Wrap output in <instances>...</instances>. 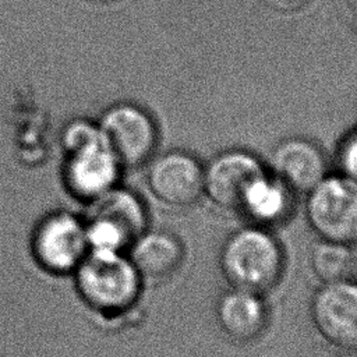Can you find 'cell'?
Listing matches in <instances>:
<instances>
[{"mask_svg":"<svg viewBox=\"0 0 357 357\" xmlns=\"http://www.w3.org/2000/svg\"><path fill=\"white\" fill-rule=\"evenodd\" d=\"M219 268L229 287L265 294L283 276L284 251L268 227L250 223L226 237Z\"/></svg>","mask_w":357,"mask_h":357,"instance_id":"cell-1","label":"cell"},{"mask_svg":"<svg viewBox=\"0 0 357 357\" xmlns=\"http://www.w3.org/2000/svg\"><path fill=\"white\" fill-rule=\"evenodd\" d=\"M71 276L81 300L105 317L131 311L145 286L127 252H88Z\"/></svg>","mask_w":357,"mask_h":357,"instance_id":"cell-2","label":"cell"},{"mask_svg":"<svg viewBox=\"0 0 357 357\" xmlns=\"http://www.w3.org/2000/svg\"><path fill=\"white\" fill-rule=\"evenodd\" d=\"M82 219L88 252H127L148 229L145 202L120 184L85 204Z\"/></svg>","mask_w":357,"mask_h":357,"instance_id":"cell-3","label":"cell"},{"mask_svg":"<svg viewBox=\"0 0 357 357\" xmlns=\"http://www.w3.org/2000/svg\"><path fill=\"white\" fill-rule=\"evenodd\" d=\"M102 137L124 169L145 166L156 153L159 127L152 113L132 100L107 105L96 119Z\"/></svg>","mask_w":357,"mask_h":357,"instance_id":"cell-4","label":"cell"},{"mask_svg":"<svg viewBox=\"0 0 357 357\" xmlns=\"http://www.w3.org/2000/svg\"><path fill=\"white\" fill-rule=\"evenodd\" d=\"M304 215L321 240L357 247V183L328 173L305 194Z\"/></svg>","mask_w":357,"mask_h":357,"instance_id":"cell-5","label":"cell"},{"mask_svg":"<svg viewBox=\"0 0 357 357\" xmlns=\"http://www.w3.org/2000/svg\"><path fill=\"white\" fill-rule=\"evenodd\" d=\"M31 254L46 273L71 275L88 254L82 215L53 211L45 215L31 234Z\"/></svg>","mask_w":357,"mask_h":357,"instance_id":"cell-6","label":"cell"},{"mask_svg":"<svg viewBox=\"0 0 357 357\" xmlns=\"http://www.w3.org/2000/svg\"><path fill=\"white\" fill-rule=\"evenodd\" d=\"M145 167V185L153 199L170 209L195 205L204 194V165L190 152L155 153Z\"/></svg>","mask_w":357,"mask_h":357,"instance_id":"cell-7","label":"cell"},{"mask_svg":"<svg viewBox=\"0 0 357 357\" xmlns=\"http://www.w3.org/2000/svg\"><path fill=\"white\" fill-rule=\"evenodd\" d=\"M310 318L331 349L344 354L357 351V280L321 284L311 298Z\"/></svg>","mask_w":357,"mask_h":357,"instance_id":"cell-8","label":"cell"},{"mask_svg":"<svg viewBox=\"0 0 357 357\" xmlns=\"http://www.w3.org/2000/svg\"><path fill=\"white\" fill-rule=\"evenodd\" d=\"M121 172L100 132L92 142L64 153L61 177L67 192L88 204L117 185Z\"/></svg>","mask_w":357,"mask_h":357,"instance_id":"cell-9","label":"cell"},{"mask_svg":"<svg viewBox=\"0 0 357 357\" xmlns=\"http://www.w3.org/2000/svg\"><path fill=\"white\" fill-rule=\"evenodd\" d=\"M266 167L245 149H226L204 165V194L220 212L238 213L241 199L251 181Z\"/></svg>","mask_w":357,"mask_h":357,"instance_id":"cell-10","label":"cell"},{"mask_svg":"<svg viewBox=\"0 0 357 357\" xmlns=\"http://www.w3.org/2000/svg\"><path fill=\"white\" fill-rule=\"evenodd\" d=\"M268 170L296 194H307L329 173L325 152L304 137L279 141L271 152Z\"/></svg>","mask_w":357,"mask_h":357,"instance_id":"cell-11","label":"cell"},{"mask_svg":"<svg viewBox=\"0 0 357 357\" xmlns=\"http://www.w3.org/2000/svg\"><path fill=\"white\" fill-rule=\"evenodd\" d=\"M215 318L227 339L245 344L257 340L265 332L269 311L264 294L229 287L216 301Z\"/></svg>","mask_w":357,"mask_h":357,"instance_id":"cell-12","label":"cell"},{"mask_svg":"<svg viewBox=\"0 0 357 357\" xmlns=\"http://www.w3.org/2000/svg\"><path fill=\"white\" fill-rule=\"evenodd\" d=\"M184 254L181 240L160 229H146L127 251L144 284H159L172 279L181 268Z\"/></svg>","mask_w":357,"mask_h":357,"instance_id":"cell-13","label":"cell"},{"mask_svg":"<svg viewBox=\"0 0 357 357\" xmlns=\"http://www.w3.org/2000/svg\"><path fill=\"white\" fill-rule=\"evenodd\" d=\"M296 195L279 177L265 169L244 192L238 213L252 225L271 229L290 218Z\"/></svg>","mask_w":357,"mask_h":357,"instance_id":"cell-14","label":"cell"},{"mask_svg":"<svg viewBox=\"0 0 357 357\" xmlns=\"http://www.w3.org/2000/svg\"><path fill=\"white\" fill-rule=\"evenodd\" d=\"M308 262L321 284L356 279L357 247L318 238L310 250Z\"/></svg>","mask_w":357,"mask_h":357,"instance_id":"cell-15","label":"cell"},{"mask_svg":"<svg viewBox=\"0 0 357 357\" xmlns=\"http://www.w3.org/2000/svg\"><path fill=\"white\" fill-rule=\"evenodd\" d=\"M336 173L357 183V128L349 131L339 141L335 152Z\"/></svg>","mask_w":357,"mask_h":357,"instance_id":"cell-16","label":"cell"},{"mask_svg":"<svg viewBox=\"0 0 357 357\" xmlns=\"http://www.w3.org/2000/svg\"><path fill=\"white\" fill-rule=\"evenodd\" d=\"M347 18L353 29L357 32V0H347Z\"/></svg>","mask_w":357,"mask_h":357,"instance_id":"cell-17","label":"cell"},{"mask_svg":"<svg viewBox=\"0 0 357 357\" xmlns=\"http://www.w3.org/2000/svg\"><path fill=\"white\" fill-rule=\"evenodd\" d=\"M278 7L286 8V10H294L305 4L308 0H272Z\"/></svg>","mask_w":357,"mask_h":357,"instance_id":"cell-18","label":"cell"},{"mask_svg":"<svg viewBox=\"0 0 357 357\" xmlns=\"http://www.w3.org/2000/svg\"><path fill=\"white\" fill-rule=\"evenodd\" d=\"M95 1H103V3H107V1H114V0H95Z\"/></svg>","mask_w":357,"mask_h":357,"instance_id":"cell-19","label":"cell"}]
</instances>
